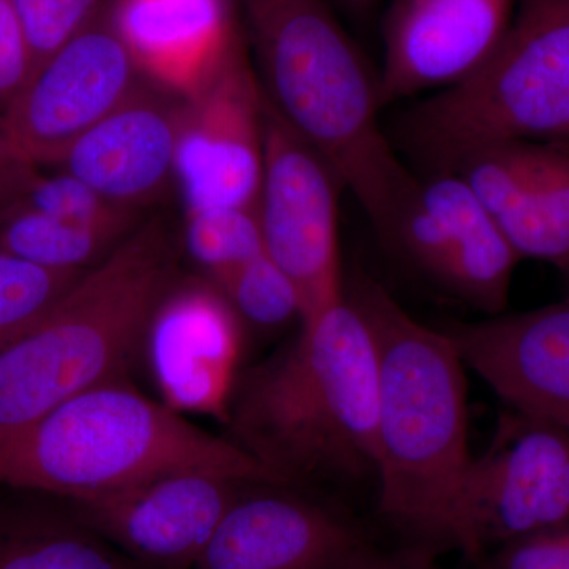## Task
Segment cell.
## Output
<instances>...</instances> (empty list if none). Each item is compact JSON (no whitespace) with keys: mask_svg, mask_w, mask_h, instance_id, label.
Wrapping results in <instances>:
<instances>
[{"mask_svg":"<svg viewBox=\"0 0 569 569\" xmlns=\"http://www.w3.org/2000/svg\"><path fill=\"white\" fill-rule=\"evenodd\" d=\"M216 287L222 291L242 323L260 329L282 328L295 320L301 323L298 290L290 277L266 252L239 266Z\"/></svg>","mask_w":569,"mask_h":569,"instance_id":"obj_24","label":"cell"},{"mask_svg":"<svg viewBox=\"0 0 569 569\" xmlns=\"http://www.w3.org/2000/svg\"><path fill=\"white\" fill-rule=\"evenodd\" d=\"M351 569H415L407 567L402 561L387 559L378 556L372 549H367Z\"/></svg>","mask_w":569,"mask_h":569,"instance_id":"obj_30","label":"cell"},{"mask_svg":"<svg viewBox=\"0 0 569 569\" xmlns=\"http://www.w3.org/2000/svg\"><path fill=\"white\" fill-rule=\"evenodd\" d=\"M242 320L208 279H181L153 309L142 347L162 402L227 422L242 351Z\"/></svg>","mask_w":569,"mask_h":569,"instance_id":"obj_12","label":"cell"},{"mask_svg":"<svg viewBox=\"0 0 569 569\" xmlns=\"http://www.w3.org/2000/svg\"><path fill=\"white\" fill-rule=\"evenodd\" d=\"M181 234L146 220L0 348V433L126 377L153 309L179 277Z\"/></svg>","mask_w":569,"mask_h":569,"instance_id":"obj_5","label":"cell"},{"mask_svg":"<svg viewBox=\"0 0 569 569\" xmlns=\"http://www.w3.org/2000/svg\"><path fill=\"white\" fill-rule=\"evenodd\" d=\"M263 162L264 97L242 31L208 81L182 99L174 187L183 213L254 209Z\"/></svg>","mask_w":569,"mask_h":569,"instance_id":"obj_9","label":"cell"},{"mask_svg":"<svg viewBox=\"0 0 569 569\" xmlns=\"http://www.w3.org/2000/svg\"><path fill=\"white\" fill-rule=\"evenodd\" d=\"M367 549L331 509L264 485L236 498L193 569H351Z\"/></svg>","mask_w":569,"mask_h":569,"instance_id":"obj_16","label":"cell"},{"mask_svg":"<svg viewBox=\"0 0 569 569\" xmlns=\"http://www.w3.org/2000/svg\"><path fill=\"white\" fill-rule=\"evenodd\" d=\"M112 22L142 77L186 99L241 37L233 0H111Z\"/></svg>","mask_w":569,"mask_h":569,"instance_id":"obj_18","label":"cell"},{"mask_svg":"<svg viewBox=\"0 0 569 569\" xmlns=\"http://www.w3.org/2000/svg\"><path fill=\"white\" fill-rule=\"evenodd\" d=\"M146 81L108 3L88 28L33 69L2 114L26 159L37 168H54L81 134Z\"/></svg>","mask_w":569,"mask_h":569,"instance_id":"obj_11","label":"cell"},{"mask_svg":"<svg viewBox=\"0 0 569 569\" xmlns=\"http://www.w3.org/2000/svg\"><path fill=\"white\" fill-rule=\"evenodd\" d=\"M182 99L146 81L81 134L54 168L77 176L112 203L140 212L174 187Z\"/></svg>","mask_w":569,"mask_h":569,"instance_id":"obj_17","label":"cell"},{"mask_svg":"<svg viewBox=\"0 0 569 569\" xmlns=\"http://www.w3.org/2000/svg\"><path fill=\"white\" fill-rule=\"evenodd\" d=\"M246 486L252 485L206 471H181L111 496L63 501L137 567L193 569Z\"/></svg>","mask_w":569,"mask_h":569,"instance_id":"obj_13","label":"cell"},{"mask_svg":"<svg viewBox=\"0 0 569 569\" xmlns=\"http://www.w3.org/2000/svg\"><path fill=\"white\" fill-rule=\"evenodd\" d=\"M122 241L29 209L0 212V249L52 271L86 272Z\"/></svg>","mask_w":569,"mask_h":569,"instance_id":"obj_21","label":"cell"},{"mask_svg":"<svg viewBox=\"0 0 569 569\" xmlns=\"http://www.w3.org/2000/svg\"><path fill=\"white\" fill-rule=\"evenodd\" d=\"M498 224L520 260L569 276V142H539L529 186Z\"/></svg>","mask_w":569,"mask_h":569,"instance_id":"obj_20","label":"cell"},{"mask_svg":"<svg viewBox=\"0 0 569 569\" xmlns=\"http://www.w3.org/2000/svg\"><path fill=\"white\" fill-rule=\"evenodd\" d=\"M568 298H569V296H568Z\"/></svg>","mask_w":569,"mask_h":569,"instance_id":"obj_32","label":"cell"},{"mask_svg":"<svg viewBox=\"0 0 569 569\" xmlns=\"http://www.w3.org/2000/svg\"><path fill=\"white\" fill-rule=\"evenodd\" d=\"M503 141L569 142V0H516L489 61L397 126L400 148L427 173Z\"/></svg>","mask_w":569,"mask_h":569,"instance_id":"obj_6","label":"cell"},{"mask_svg":"<svg viewBox=\"0 0 569 569\" xmlns=\"http://www.w3.org/2000/svg\"><path fill=\"white\" fill-rule=\"evenodd\" d=\"M181 471L279 486L233 440L141 395L126 377L0 433V486L66 501L111 496Z\"/></svg>","mask_w":569,"mask_h":569,"instance_id":"obj_4","label":"cell"},{"mask_svg":"<svg viewBox=\"0 0 569 569\" xmlns=\"http://www.w3.org/2000/svg\"><path fill=\"white\" fill-rule=\"evenodd\" d=\"M182 252L213 284L264 252L254 209H213L183 213Z\"/></svg>","mask_w":569,"mask_h":569,"instance_id":"obj_23","label":"cell"},{"mask_svg":"<svg viewBox=\"0 0 569 569\" xmlns=\"http://www.w3.org/2000/svg\"><path fill=\"white\" fill-rule=\"evenodd\" d=\"M496 569H569V522L501 546Z\"/></svg>","mask_w":569,"mask_h":569,"instance_id":"obj_28","label":"cell"},{"mask_svg":"<svg viewBox=\"0 0 569 569\" xmlns=\"http://www.w3.org/2000/svg\"><path fill=\"white\" fill-rule=\"evenodd\" d=\"M381 241L463 305L488 317L507 310L520 258L459 174L418 178Z\"/></svg>","mask_w":569,"mask_h":569,"instance_id":"obj_10","label":"cell"},{"mask_svg":"<svg viewBox=\"0 0 569 569\" xmlns=\"http://www.w3.org/2000/svg\"><path fill=\"white\" fill-rule=\"evenodd\" d=\"M377 407L376 346L346 295L236 378L227 425L236 445L291 488L376 473Z\"/></svg>","mask_w":569,"mask_h":569,"instance_id":"obj_1","label":"cell"},{"mask_svg":"<svg viewBox=\"0 0 569 569\" xmlns=\"http://www.w3.org/2000/svg\"><path fill=\"white\" fill-rule=\"evenodd\" d=\"M81 274L40 268L0 249V348L43 316Z\"/></svg>","mask_w":569,"mask_h":569,"instance_id":"obj_25","label":"cell"},{"mask_svg":"<svg viewBox=\"0 0 569 569\" xmlns=\"http://www.w3.org/2000/svg\"><path fill=\"white\" fill-rule=\"evenodd\" d=\"M515 7L516 0H388L381 104L468 80L497 50Z\"/></svg>","mask_w":569,"mask_h":569,"instance_id":"obj_14","label":"cell"},{"mask_svg":"<svg viewBox=\"0 0 569 569\" xmlns=\"http://www.w3.org/2000/svg\"><path fill=\"white\" fill-rule=\"evenodd\" d=\"M336 2L353 17H366L367 13L376 9L380 0H336Z\"/></svg>","mask_w":569,"mask_h":569,"instance_id":"obj_31","label":"cell"},{"mask_svg":"<svg viewBox=\"0 0 569 569\" xmlns=\"http://www.w3.org/2000/svg\"><path fill=\"white\" fill-rule=\"evenodd\" d=\"M440 329L508 408L569 429V298Z\"/></svg>","mask_w":569,"mask_h":569,"instance_id":"obj_15","label":"cell"},{"mask_svg":"<svg viewBox=\"0 0 569 569\" xmlns=\"http://www.w3.org/2000/svg\"><path fill=\"white\" fill-rule=\"evenodd\" d=\"M33 67L31 44L11 0H0V112L24 88Z\"/></svg>","mask_w":569,"mask_h":569,"instance_id":"obj_27","label":"cell"},{"mask_svg":"<svg viewBox=\"0 0 569 569\" xmlns=\"http://www.w3.org/2000/svg\"><path fill=\"white\" fill-rule=\"evenodd\" d=\"M339 176L264 100V162L257 212L264 252L290 277L301 323L346 298L339 247Z\"/></svg>","mask_w":569,"mask_h":569,"instance_id":"obj_8","label":"cell"},{"mask_svg":"<svg viewBox=\"0 0 569 569\" xmlns=\"http://www.w3.org/2000/svg\"><path fill=\"white\" fill-rule=\"evenodd\" d=\"M39 66L77 36L108 6V0H11ZM33 67V69H36Z\"/></svg>","mask_w":569,"mask_h":569,"instance_id":"obj_26","label":"cell"},{"mask_svg":"<svg viewBox=\"0 0 569 569\" xmlns=\"http://www.w3.org/2000/svg\"><path fill=\"white\" fill-rule=\"evenodd\" d=\"M0 500V569H141L61 498Z\"/></svg>","mask_w":569,"mask_h":569,"instance_id":"obj_19","label":"cell"},{"mask_svg":"<svg viewBox=\"0 0 569 569\" xmlns=\"http://www.w3.org/2000/svg\"><path fill=\"white\" fill-rule=\"evenodd\" d=\"M266 103L350 190L381 239L417 183L380 126L378 74L328 0H239Z\"/></svg>","mask_w":569,"mask_h":569,"instance_id":"obj_2","label":"cell"},{"mask_svg":"<svg viewBox=\"0 0 569 569\" xmlns=\"http://www.w3.org/2000/svg\"><path fill=\"white\" fill-rule=\"evenodd\" d=\"M10 208L29 209L118 239H126L141 223L138 211L112 203L89 183L62 170L52 176L37 171L6 209Z\"/></svg>","mask_w":569,"mask_h":569,"instance_id":"obj_22","label":"cell"},{"mask_svg":"<svg viewBox=\"0 0 569 569\" xmlns=\"http://www.w3.org/2000/svg\"><path fill=\"white\" fill-rule=\"evenodd\" d=\"M37 173L36 164L20 151L0 112V211L13 201L24 183Z\"/></svg>","mask_w":569,"mask_h":569,"instance_id":"obj_29","label":"cell"},{"mask_svg":"<svg viewBox=\"0 0 569 569\" xmlns=\"http://www.w3.org/2000/svg\"><path fill=\"white\" fill-rule=\"evenodd\" d=\"M569 522V429L508 408L471 459L448 542L468 557Z\"/></svg>","mask_w":569,"mask_h":569,"instance_id":"obj_7","label":"cell"},{"mask_svg":"<svg viewBox=\"0 0 569 569\" xmlns=\"http://www.w3.org/2000/svg\"><path fill=\"white\" fill-rule=\"evenodd\" d=\"M378 366V511L407 533L448 541L473 456L466 365L441 329L419 323L362 271L346 280Z\"/></svg>","mask_w":569,"mask_h":569,"instance_id":"obj_3","label":"cell"}]
</instances>
